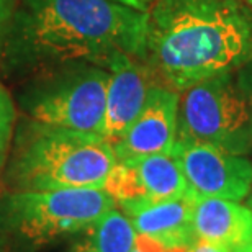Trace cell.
I'll return each mask as SVG.
<instances>
[{
	"label": "cell",
	"instance_id": "cell-1",
	"mask_svg": "<svg viewBox=\"0 0 252 252\" xmlns=\"http://www.w3.org/2000/svg\"><path fill=\"white\" fill-rule=\"evenodd\" d=\"M146 56L174 90L231 72L248 59L252 20L238 0H154Z\"/></svg>",
	"mask_w": 252,
	"mask_h": 252
},
{
	"label": "cell",
	"instance_id": "cell-2",
	"mask_svg": "<svg viewBox=\"0 0 252 252\" xmlns=\"http://www.w3.org/2000/svg\"><path fill=\"white\" fill-rule=\"evenodd\" d=\"M148 13L115 0H23L18 38L30 56L108 67L146 56Z\"/></svg>",
	"mask_w": 252,
	"mask_h": 252
},
{
	"label": "cell",
	"instance_id": "cell-3",
	"mask_svg": "<svg viewBox=\"0 0 252 252\" xmlns=\"http://www.w3.org/2000/svg\"><path fill=\"white\" fill-rule=\"evenodd\" d=\"M115 164L113 146L103 136L32 120L18 131L8 180L15 191L103 189Z\"/></svg>",
	"mask_w": 252,
	"mask_h": 252
},
{
	"label": "cell",
	"instance_id": "cell-4",
	"mask_svg": "<svg viewBox=\"0 0 252 252\" xmlns=\"http://www.w3.org/2000/svg\"><path fill=\"white\" fill-rule=\"evenodd\" d=\"M117 201L103 189L13 191L0 206V224L25 243L41 246L82 233Z\"/></svg>",
	"mask_w": 252,
	"mask_h": 252
},
{
	"label": "cell",
	"instance_id": "cell-5",
	"mask_svg": "<svg viewBox=\"0 0 252 252\" xmlns=\"http://www.w3.org/2000/svg\"><path fill=\"white\" fill-rule=\"evenodd\" d=\"M177 138L198 141L231 154L252 151V113L231 72L191 85L179 107Z\"/></svg>",
	"mask_w": 252,
	"mask_h": 252
},
{
	"label": "cell",
	"instance_id": "cell-6",
	"mask_svg": "<svg viewBox=\"0 0 252 252\" xmlns=\"http://www.w3.org/2000/svg\"><path fill=\"white\" fill-rule=\"evenodd\" d=\"M108 70L85 67L44 89L30 103L36 123L103 136Z\"/></svg>",
	"mask_w": 252,
	"mask_h": 252
},
{
	"label": "cell",
	"instance_id": "cell-7",
	"mask_svg": "<svg viewBox=\"0 0 252 252\" xmlns=\"http://www.w3.org/2000/svg\"><path fill=\"white\" fill-rule=\"evenodd\" d=\"M196 196L241 201L252 189V162L198 141L177 138L172 153Z\"/></svg>",
	"mask_w": 252,
	"mask_h": 252
},
{
	"label": "cell",
	"instance_id": "cell-8",
	"mask_svg": "<svg viewBox=\"0 0 252 252\" xmlns=\"http://www.w3.org/2000/svg\"><path fill=\"white\" fill-rule=\"evenodd\" d=\"M103 190L118 205H123L177 200L187 195L190 187L172 154H153L139 159L117 160Z\"/></svg>",
	"mask_w": 252,
	"mask_h": 252
},
{
	"label": "cell",
	"instance_id": "cell-9",
	"mask_svg": "<svg viewBox=\"0 0 252 252\" xmlns=\"http://www.w3.org/2000/svg\"><path fill=\"white\" fill-rule=\"evenodd\" d=\"M179 107L177 90L154 84L143 110L122 138L112 144L117 160L172 153L177 141Z\"/></svg>",
	"mask_w": 252,
	"mask_h": 252
},
{
	"label": "cell",
	"instance_id": "cell-10",
	"mask_svg": "<svg viewBox=\"0 0 252 252\" xmlns=\"http://www.w3.org/2000/svg\"><path fill=\"white\" fill-rule=\"evenodd\" d=\"M107 70L108 85L103 138L113 144L143 110L149 90L156 82L153 80V72L134 63L129 56L113 59Z\"/></svg>",
	"mask_w": 252,
	"mask_h": 252
},
{
	"label": "cell",
	"instance_id": "cell-11",
	"mask_svg": "<svg viewBox=\"0 0 252 252\" xmlns=\"http://www.w3.org/2000/svg\"><path fill=\"white\" fill-rule=\"evenodd\" d=\"M195 193L177 200L136 201L120 205L138 234L148 236L167 249H190L198 243L193 224Z\"/></svg>",
	"mask_w": 252,
	"mask_h": 252
},
{
	"label": "cell",
	"instance_id": "cell-12",
	"mask_svg": "<svg viewBox=\"0 0 252 252\" xmlns=\"http://www.w3.org/2000/svg\"><path fill=\"white\" fill-rule=\"evenodd\" d=\"M193 224L198 241L224 252H252V213L239 201L195 195Z\"/></svg>",
	"mask_w": 252,
	"mask_h": 252
},
{
	"label": "cell",
	"instance_id": "cell-13",
	"mask_svg": "<svg viewBox=\"0 0 252 252\" xmlns=\"http://www.w3.org/2000/svg\"><path fill=\"white\" fill-rule=\"evenodd\" d=\"M82 233L70 252H131L138 236L128 216L117 208L107 211Z\"/></svg>",
	"mask_w": 252,
	"mask_h": 252
},
{
	"label": "cell",
	"instance_id": "cell-14",
	"mask_svg": "<svg viewBox=\"0 0 252 252\" xmlns=\"http://www.w3.org/2000/svg\"><path fill=\"white\" fill-rule=\"evenodd\" d=\"M13 123H15V107L10 94L0 84V165L7 158L10 143L13 138Z\"/></svg>",
	"mask_w": 252,
	"mask_h": 252
},
{
	"label": "cell",
	"instance_id": "cell-15",
	"mask_svg": "<svg viewBox=\"0 0 252 252\" xmlns=\"http://www.w3.org/2000/svg\"><path fill=\"white\" fill-rule=\"evenodd\" d=\"M187 249H167L148 236L138 234L134 241V248L131 252H185Z\"/></svg>",
	"mask_w": 252,
	"mask_h": 252
},
{
	"label": "cell",
	"instance_id": "cell-16",
	"mask_svg": "<svg viewBox=\"0 0 252 252\" xmlns=\"http://www.w3.org/2000/svg\"><path fill=\"white\" fill-rule=\"evenodd\" d=\"M238 84H239L241 90H243L246 100H248V105H249L251 113H252V59L243 65V69L239 70Z\"/></svg>",
	"mask_w": 252,
	"mask_h": 252
},
{
	"label": "cell",
	"instance_id": "cell-17",
	"mask_svg": "<svg viewBox=\"0 0 252 252\" xmlns=\"http://www.w3.org/2000/svg\"><path fill=\"white\" fill-rule=\"evenodd\" d=\"M115 2H120L126 5V7L139 10V12H148L151 5L154 3V0H115Z\"/></svg>",
	"mask_w": 252,
	"mask_h": 252
},
{
	"label": "cell",
	"instance_id": "cell-18",
	"mask_svg": "<svg viewBox=\"0 0 252 252\" xmlns=\"http://www.w3.org/2000/svg\"><path fill=\"white\" fill-rule=\"evenodd\" d=\"M12 3L13 0H0V33H2L3 25L7 23L10 13H12Z\"/></svg>",
	"mask_w": 252,
	"mask_h": 252
},
{
	"label": "cell",
	"instance_id": "cell-19",
	"mask_svg": "<svg viewBox=\"0 0 252 252\" xmlns=\"http://www.w3.org/2000/svg\"><path fill=\"white\" fill-rule=\"evenodd\" d=\"M185 252H224V251L215 248V246H211L208 243H203V241H198V243H196L193 248L187 249Z\"/></svg>",
	"mask_w": 252,
	"mask_h": 252
},
{
	"label": "cell",
	"instance_id": "cell-20",
	"mask_svg": "<svg viewBox=\"0 0 252 252\" xmlns=\"http://www.w3.org/2000/svg\"><path fill=\"white\" fill-rule=\"evenodd\" d=\"M246 206H248V208L251 210V213H252V193H251V196L248 198V201H246Z\"/></svg>",
	"mask_w": 252,
	"mask_h": 252
},
{
	"label": "cell",
	"instance_id": "cell-21",
	"mask_svg": "<svg viewBox=\"0 0 252 252\" xmlns=\"http://www.w3.org/2000/svg\"><path fill=\"white\" fill-rule=\"evenodd\" d=\"M0 252H5V249H3V246H2V243H0Z\"/></svg>",
	"mask_w": 252,
	"mask_h": 252
},
{
	"label": "cell",
	"instance_id": "cell-22",
	"mask_svg": "<svg viewBox=\"0 0 252 252\" xmlns=\"http://www.w3.org/2000/svg\"><path fill=\"white\" fill-rule=\"evenodd\" d=\"M251 3H252V0H251Z\"/></svg>",
	"mask_w": 252,
	"mask_h": 252
}]
</instances>
